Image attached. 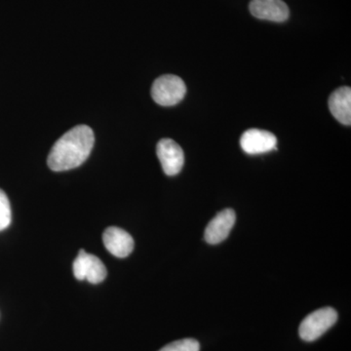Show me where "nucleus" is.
Returning a JSON list of instances; mask_svg holds the SVG:
<instances>
[{
  "mask_svg": "<svg viewBox=\"0 0 351 351\" xmlns=\"http://www.w3.org/2000/svg\"><path fill=\"white\" fill-rule=\"evenodd\" d=\"M11 218H12V214H11L10 202L6 193L0 189V232L6 230L10 226Z\"/></svg>",
  "mask_w": 351,
  "mask_h": 351,
  "instance_id": "obj_11",
  "label": "nucleus"
},
{
  "mask_svg": "<svg viewBox=\"0 0 351 351\" xmlns=\"http://www.w3.org/2000/svg\"><path fill=\"white\" fill-rule=\"evenodd\" d=\"M249 9L254 17L271 22H285L290 16L287 4L282 0H252Z\"/></svg>",
  "mask_w": 351,
  "mask_h": 351,
  "instance_id": "obj_8",
  "label": "nucleus"
},
{
  "mask_svg": "<svg viewBox=\"0 0 351 351\" xmlns=\"http://www.w3.org/2000/svg\"><path fill=\"white\" fill-rule=\"evenodd\" d=\"M107 274V269L100 258L86 253L83 249L73 262V274L77 280L98 284L105 280Z\"/></svg>",
  "mask_w": 351,
  "mask_h": 351,
  "instance_id": "obj_4",
  "label": "nucleus"
},
{
  "mask_svg": "<svg viewBox=\"0 0 351 351\" xmlns=\"http://www.w3.org/2000/svg\"><path fill=\"white\" fill-rule=\"evenodd\" d=\"M103 241L110 254L117 258H126L134 249V239L125 230L110 226L103 234Z\"/></svg>",
  "mask_w": 351,
  "mask_h": 351,
  "instance_id": "obj_9",
  "label": "nucleus"
},
{
  "mask_svg": "<svg viewBox=\"0 0 351 351\" xmlns=\"http://www.w3.org/2000/svg\"><path fill=\"white\" fill-rule=\"evenodd\" d=\"M186 87L179 76L165 75L159 76L152 87V97L162 107H172L184 98Z\"/></svg>",
  "mask_w": 351,
  "mask_h": 351,
  "instance_id": "obj_2",
  "label": "nucleus"
},
{
  "mask_svg": "<svg viewBox=\"0 0 351 351\" xmlns=\"http://www.w3.org/2000/svg\"><path fill=\"white\" fill-rule=\"evenodd\" d=\"M94 142L93 130L89 126H75L53 145L48 156V166L55 172L75 169L89 157Z\"/></svg>",
  "mask_w": 351,
  "mask_h": 351,
  "instance_id": "obj_1",
  "label": "nucleus"
},
{
  "mask_svg": "<svg viewBox=\"0 0 351 351\" xmlns=\"http://www.w3.org/2000/svg\"><path fill=\"white\" fill-rule=\"evenodd\" d=\"M338 320V313L332 307H323L307 315L301 325L299 334L304 341H313L334 326Z\"/></svg>",
  "mask_w": 351,
  "mask_h": 351,
  "instance_id": "obj_3",
  "label": "nucleus"
},
{
  "mask_svg": "<svg viewBox=\"0 0 351 351\" xmlns=\"http://www.w3.org/2000/svg\"><path fill=\"white\" fill-rule=\"evenodd\" d=\"M240 145L246 154L256 156L276 149L277 138L269 131L249 129L240 138Z\"/></svg>",
  "mask_w": 351,
  "mask_h": 351,
  "instance_id": "obj_6",
  "label": "nucleus"
},
{
  "mask_svg": "<svg viewBox=\"0 0 351 351\" xmlns=\"http://www.w3.org/2000/svg\"><path fill=\"white\" fill-rule=\"evenodd\" d=\"M156 154L166 175L175 176L181 172L184 163V151L174 140L162 138L159 141Z\"/></svg>",
  "mask_w": 351,
  "mask_h": 351,
  "instance_id": "obj_5",
  "label": "nucleus"
},
{
  "mask_svg": "<svg viewBox=\"0 0 351 351\" xmlns=\"http://www.w3.org/2000/svg\"><path fill=\"white\" fill-rule=\"evenodd\" d=\"M329 108L332 117L343 125L351 123V89L345 86L332 92L329 98Z\"/></svg>",
  "mask_w": 351,
  "mask_h": 351,
  "instance_id": "obj_10",
  "label": "nucleus"
},
{
  "mask_svg": "<svg viewBox=\"0 0 351 351\" xmlns=\"http://www.w3.org/2000/svg\"><path fill=\"white\" fill-rule=\"evenodd\" d=\"M200 345L195 339H184L173 341L158 351H199Z\"/></svg>",
  "mask_w": 351,
  "mask_h": 351,
  "instance_id": "obj_12",
  "label": "nucleus"
},
{
  "mask_svg": "<svg viewBox=\"0 0 351 351\" xmlns=\"http://www.w3.org/2000/svg\"><path fill=\"white\" fill-rule=\"evenodd\" d=\"M235 219L237 215L232 209H225L219 212L205 228V241L212 245L225 241L232 232Z\"/></svg>",
  "mask_w": 351,
  "mask_h": 351,
  "instance_id": "obj_7",
  "label": "nucleus"
}]
</instances>
